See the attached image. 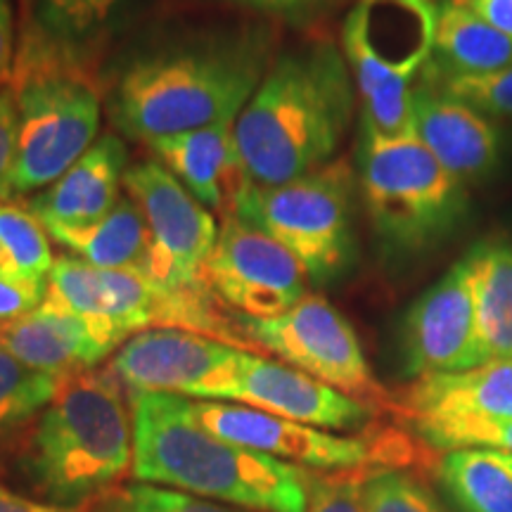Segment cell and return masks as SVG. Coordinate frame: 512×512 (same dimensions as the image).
<instances>
[{"label": "cell", "instance_id": "27", "mask_svg": "<svg viewBox=\"0 0 512 512\" xmlns=\"http://www.w3.org/2000/svg\"><path fill=\"white\" fill-rule=\"evenodd\" d=\"M0 245L17 271L34 278H48L53 271L55 259L46 228L27 209L0 202Z\"/></svg>", "mask_w": 512, "mask_h": 512}, {"label": "cell", "instance_id": "18", "mask_svg": "<svg viewBox=\"0 0 512 512\" xmlns=\"http://www.w3.org/2000/svg\"><path fill=\"white\" fill-rule=\"evenodd\" d=\"M413 133L448 174L465 185L484 181L501 164V128L420 79L413 91Z\"/></svg>", "mask_w": 512, "mask_h": 512}, {"label": "cell", "instance_id": "14", "mask_svg": "<svg viewBox=\"0 0 512 512\" xmlns=\"http://www.w3.org/2000/svg\"><path fill=\"white\" fill-rule=\"evenodd\" d=\"M306 273L287 249L264 230L223 216L204 283L226 309L245 318H275L306 297Z\"/></svg>", "mask_w": 512, "mask_h": 512}, {"label": "cell", "instance_id": "4", "mask_svg": "<svg viewBox=\"0 0 512 512\" xmlns=\"http://www.w3.org/2000/svg\"><path fill=\"white\" fill-rule=\"evenodd\" d=\"M8 86L17 107L15 195L46 190L98 140L102 91L81 43L24 29Z\"/></svg>", "mask_w": 512, "mask_h": 512}, {"label": "cell", "instance_id": "17", "mask_svg": "<svg viewBox=\"0 0 512 512\" xmlns=\"http://www.w3.org/2000/svg\"><path fill=\"white\" fill-rule=\"evenodd\" d=\"M124 342L126 337L112 325L48 299L27 316L0 325V349L24 366L57 377L93 370Z\"/></svg>", "mask_w": 512, "mask_h": 512}, {"label": "cell", "instance_id": "15", "mask_svg": "<svg viewBox=\"0 0 512 512\" xmlns=\"http://www.w3.org/2000/svg\"><path fill=\"white\" fill-rule=\"evenodd\" d=\"M406 375L460 373L486 363L465 256L406 311L399 328Z\"/></svg>", "mask_w": 512, "mask_h": 512}, {"label": "cell", "instance_id": "16", "mask_svg": "<svg viewBox=\"0 0 512 512\" xmlns=\"http://www.w3.org/2000/svg\"><path fill=\"white\" fill-rule=\"evenodd\" d=\"M230 401L318 430H358L377 413L366 403L313 380L302 370L254 351L242 354Z\"/></svg>", "mask_w": 512, "mask_h": 512}, {"label": "cell", "instance_id": "36", "mask_svg": "<svg viewBox=\"0 0 512 512\" xmlns=\"http://www.w3.org/2000/svg\"><path fill=\"white\" fill-rule=\"evenodd\" d=\"M107 503H83V505H57V503H38L24 498L0 486V512H105Z\"/></svg>", "mask_w": 512, "mask_h": 512}, {"label": "cell", "instance_id": "12", "mask_svg": "<svg viewBox=\"0 0 512 512\" xmlns=\"http://www.w3.org/2000/svg\"><path fill=\"white\" fill-rule=\"evenodd\" d=\"M245 351L190 330L157 328L126 339L110 368L128 392L230 401Z\"/></svg>", "mask_w": 512, "mask_h": 512}, {"label": "cell", "instance_id": "6", "mask_svg": "<svg viewBox=\"0 0 512 512\" xmlns=\"http://www.w3.org/2000/svg\"><path fill=\"white\" fill-rule=\"evenodd\" d=\"M439 0H358L344 19L347 57L361 133L403 138L413 133V91L437 38Z\"/></svg>", "mask_w": 512, "mask_h": 512}, {"label": "cell", "instance_id": "40", "mask_svg": "<svg viewBox=\"0 0 512 512\" xmlns=\"http://www.w3.org/2000/svg\"><path fill=\"white\" fill-rule=\"evenodd\" d=\"M3 268H15V266H12L10 256H8V252H5V249H3V245H0V271H3Z\"/></svg>", "mask_w": 512, "mask_h": 512}, {"label": "cell", "instance_id": "3", "mask_svg": "<svg viewBox=\"0 0 512 512\" xmlns=\"http://www.w3.org/2000/svg\"><path fill=\"white\" fill-rule=\"evenodd\" d=\"M128 396L136 482L259 512H309V475L297 465L214 437L192 418L185 396Z\"/></svg>", "mask_w": 512, "mask_h": 512}, {"label": "cell", "instance_id": "35", "mask_svg": "<svg viewBox=\"0 0 512 512\" xmlns=\"http://www.w3.org/2000/svg\"><path fill=\"white\" fill-rule=\"evenodd\" d=\"M15 162H17V107L10 86H0V202L15 195Z\"/></svg>", "mask_w": 512, "mask_h": 512}, {"label": "cell", "instance_id": "28", "mask_svg": "<svg viewBox=\"0 0 512 512\" xmlns=\"http://www.w3.org/2000/svg\"><path fill=\"white\" fill-rule=\"evenodd\" d=\"M420 81L465 102L496 126H512V64L498 72L460 76V79H432V76L420 74Z\"/></svg>", "mask_w": 512, "mask_h": 512}, {"label": "cell", "instance_id": "13", "mask_svg": "<svg viewBox=\"0 0 512 512\" xmlns=\"http://www.w3.org/2000/svg\"><path fill=\"white\" fill-rule=\"evenodd\" d=\"M190 413L197 425L214 437L313 470H356L380 460H403L408 451L406 444L396 439L337 437L318 427L278 418L242 403L190 401Z\"/></svg>", "mask_w": 512, "mask_h": 512}, {"label": "cell", "instance_id": "1", "mask_svg": "<svg viewBox=\"0 0 512 512\" xmlns=\"http://www.w3.org/2000/svg\"><path fill=\"white\" fill-rule=\"evenodd\" d=\"M273 36L266 24L202 29L131 55L107 110L124 136L150 140L238 119L266 69Z\"/></svg>", "mask_w": 512, "mask_h": 512}, {"label": "cell", "instance_id": "21", "mask_svg": "<svg viewBox=\"0 0 512 512\" xmlns=\"http://www.w3.org/2000/svg\"><path fill=\"white\" fill-rule=\"evenodd\" d=\"M126 145L105 133L53 185L27 204L43 228H79L105 219L117 207L126 176Z\"/></svg>", "mask_w": 512, "mask_h": 512}, {"label": "cell", "instance_id": "42", "mask_svg": "<svg viewBox=\"0 0 512 512\" xmlns=\"http://www.w3.org/2000/svg\"><path fill=\"white\" fill-rule=\"evenodd\" d=\"M24 3H29V0H24Z\"/></svg>", "mask_w": 512, "mask_h": 512}, {"label": "cell", "instance_id": "7", "mask_svg": "<svg viewBox=\"0 0 512 512\" xmlns=\"http://www.w3.org/2000/svg\"><path fill=\"white\" fill-rule=\"evenodd\" d=\"M358 190L370 228L389 256H418L444 242L467 214V185L415 138L361 133Z\"/></svg>", "mask_w": 512, "mask_h": 512}, {"label": "cell", "instance_id": "41", "mask_svg": "<svg viewBox=\"0 0 512 512\" xmlns=\"http://www.w3.org/2000/svg\"><path fill=\"white\" fill-rule=\"evenodd\" d=\"M325 3H328V0H311L313 10H318V8H320V5H325Z\"/></svg>", "mask_w": 512, "mask_h": 512}, {"label": "cell", "instance_id": "31", "mask_svg": "<svg viewBox=\"0 0 512 512\" xmlns=\"http://www.w3.org/2000/svg\"><path fill=\"white\" fill-rule=\"evenodd\" d=\"M418 437L441 451L453 448H498L512 453V420H458L420 427Z\"/></svg>", "mask_w": 512, "mask_h": 512}, {"label": "cell", "instance_id": "37", "mask_svg": "<svg viewBox=\"0 0 512 512\" xmlns=\"http://www.w3.org/2000/svg\"><path fill=\"white\" fill-rule=\"evenodd\" d=\"M228 3L256 10L261 15L287 19V22H304V19H309L316 12L311 0H228Z\"/></svg>", "mask_w": 512, "mask_h": 512}, {"label": "cell", "instance_id": "32", "mask_svg": "<svg viewBox=\"0 0 512 512\" xmlns=\"http://www.w3.org/2000/svg\"><path fill=\"white\" fill-rule=\"evenodd\" d=\"M105 512H240L223 503L207 498L171 491L166 486L136 482L126 486L112 503L105 505Z\"/></svg>", "mask_w": 512, "mask_h": 512}, {"label": "cell", "instance_id": "29", "mask_svg": "<svg viewBox=\"0 0 512 512\" xmlns=\"http://www.w3.org/2000/svg\"><path fill=\"white\" fill-rule=\"evenodd\" d=\"M363 512H444L425 484L399 470H370L361 479Z\"/></svg>", "mask_w": 512, "mask_h": 512}, {"label": "cell", "instance_id": "39", "mask_svg": "<svg viewBox=\"0 0 512 512\" xmlns=\"http://www.w3.org/2000/svg\"><path fill=\"white\" fill-rule=\"evenodd\" d=\"M12 69V10L10 0H0V86L8 83Z\"/></svg>", "mask_w": 512, "mask_h": 512}, {"label": "cell", "instance_id": "10", "mask_svg": "<svg viewBox=\"0 0 512 512\" xmlns=\"http://www.w3.org/2000/svg\"><path fill=\"white\" fill-rule=\"evenodd\" d=\"M235 318L249 342L271 351L280 363L366 403L373 411H396V399L375 380L356 330L323 297L306 294L302 302L275 318Z\"/></svg>", "mask_w": 512, "mask_h": 512}, {"label": "cell", "instance_id": "38", "mask_svg": "<svg viewBox=\"0 0 512 512\" xmlns=\"http://www.w3.org/2000/svg\"><path fill=\"white\" fill-rule=\"evenodd\" d=\"M453 3L512 38V0H453Z\"/></svg>", "mask_w": 512, "mask_h": 512}, {"label": "cell", "instance_id": "20", "mask_svg": "<svg viewBox=\"0 0 512 512\" xmlns=\"http://www.w3.org/2000/svg\"><path fill=\"white\" fill-rule=\"evenodd\" d=\"M415 430L458 420H512V358L415 377L396 401Z\"/></svg>", "mask_w": 512, "mask_h": 512}, {"label": "cell", "instance_id": "23", "mask_svg": "<svg viewBox=\"0 0 512 512\" xmlns=\"http://www.w3.org/2000/svg\"><path fill=\"white\" fill-rule=\"evenodd\" d=\"M48 238L69 249L74 259L107 271H143L150 254V228L143 211L124 195L105 219L79 228H48Z\"/></svg>", "mask_w": 512, "mask_h": 512}, {"label": "cell", "instance_id": "8", "mask_svg": "<svg viewBox=\"0 0 512 512\" xmlns=\"http://www.w3.org/2000/svg\"><path fill=\"white\" fill-rule=\"evenodd\" d=\"M347 159H332L283 185H252L233 216L280 242L316 285L342 280L356 264L354 197Z\"/></svg>", "mask_w": 512, "mask_h": 512}, {"label": "cell", "instance_id": "2", "mask_svg": "<svg viewBox=\"0 0 512 512\" xmlns=\"http://www.w3.org/2000/svg\"><path fill=\"white\" fill-rule=\"evenodd\" d=\"M347 57L330 41L285 50L235 121L252 185H283L330 164L356 107Z\"/></svg>", "mask_w": 512, "mask_h": 512}, {"label": "cell", "instance_id": "22", "mask_svg": "<svg viewBox=\"0 0 512 512\" xmlns=\"http://www.w3.org/2000/svg\"><path fill=\"white\" fill-rule=\"evenodd\" d=\"M512 64V38L460 8L453 0H439L434 50L422 76L460 79L484 76Z\"/></svg>", "mask_w": 512, "mask_h": 512}, {"label": "cell", "instance_id": "25", "mask_svg": "<svg viewBox=\"0 0 512 512\" xmlns=\"http://www.w3.org/2000/svg\"><path fill=\"white\" fill-rule=\"evenodd\" d=\"M439 479L460 512H512V453L498 448H453Z\"/></svg>", "mask_w": 512, "mask_h": 512}, {"label": "cell", "instance_id": "34", "mask_svg": "<svg viewBox=\"0 0 512 512\" xmlns=\"http://www.w3.org/2000/svg\"><path fill=\"white\" fill-rule=\"evenodd\" d=\"M309 512H363L361 479L309 475Z\"/></svg>", "mask_w": 512, "mask_h": 512}, {"label": "cell", "instance_id": "9", "mask_svg": "<svg viewBox=\"0 0 512 512\" xmlns=\"http://www.w3.org/2000/svg\"><path fill=\"white\" fill-rule=\"evenodd\" d=\"M48 302L102 320L126 339L145 330L178 328L207 335L233 347H256L211 292H181L138 271H107L74 259H55L48 275Z\"/></svg>", "mask_w": 512, "mask_h": 512}, {"label": "cell", "instance_id": "19", "mask_svg": "<svg viewBox=\"0 0 512 512\" xmlns=\"http://www.w3.org/2000/svg\"><path fill=\"white\" fill-rule=\"evenodd\" d=\"M235 121L155 138L147 143L166 169L207 209L223 216L235 214L242 195L252 188L235 138Z\"/></svg>", "mask_w": 512, "mask_h": 512}, {"label": "cell", "instance_id": "30", "mask_svg": "<svg viewBox=\"0 0 512 512\" xmlns=\"http://www.w3.org/2000/svg\"><path fill=\"white\" fill-rule=\"evenodd\" d=\"M36 22L48 34L83 43L110 22L121 0H34Z\"/></svg>", "mask_w": 512, "mask_h": 512}, {"label": "cell", "instance_id": "11", "mask_svg": "<svg viewBox=\"0 0 512 512\" xmlns=\"http://www.w3.org/2000/svg\"><path fill=\"white\" fill-rule=\"evenodd\" d=\"M124 190L143 211L152 238L140 273L171 290L211 292L204 264L219 235L211 211L159 159L128 166Z\"/></svg>", "mask_w": 512, "mask_h": 512}, {"label": "cell", "instance_id": "24", "mask_svg": "<svg viewBox=\"0 0 512 512\" xmlns=\"http://www.w3.org/2000/svg\"><path fill=\"white\" fill-rule=\"evenodd\" d=\"M484 358H512V240H484L465 254Z\"/></svg>", "mask_w": 512, "mask_h": 512}, {"label": "cell", "instance_id": "26", "mask_svg": "<svg viewBox=\"0 0 512 512\" xmlns=\"http://www.w3.org/2000/svg\"><path fill=\"white\" fill-rule=\"evenodd\" d=\"M67 377H57L24 366L0 349V430L24 425L36 413L46 411Z\"/></svg>", "mask_w": 512, "mask_h": 512}, {"label": "cell", "instance_id": "33", "mask_svg": "<svg viewBox=\"0 0 512 512\" xmlns=\"http://www.w3.org/2000/svg\"><path fill=\"white\" fill-rule=\"evenodd\" d=\"M48 278H34L17 268L0 271V325L27 316L46 302Z\"/></svg>", "mask_w": 512, "mask_h": 512}, {"label": "cell", "instance_id": "5", "mask_svg": "<svg viewBox=\"0 0 512 512\" xmlns=\"http://www.w3.org/2000/svg\"><path fill=\"white\" fill-rule=\"evenodd\" d=\"M133 465V422L112 368L67 377L38 420L29 475L57 505L91 503Z\"/></svg>", "mask_w": 512, "mask_h": 512}]
</instances>
